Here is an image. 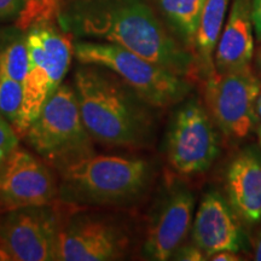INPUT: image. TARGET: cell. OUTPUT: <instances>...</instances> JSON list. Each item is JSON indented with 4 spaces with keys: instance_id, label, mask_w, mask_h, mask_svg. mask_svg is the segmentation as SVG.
Returning <instances> with one entry per match:
<instances>
[{
    "instance_id": "6da1fadb",
    "label": "cell",
    "mask_w": 261,
    "mask_h": 261,
    "mask_svg": "<svg viewBox=\"0 0 261 261\" xmlns=\"http://www.w3.org/2000/svg\"><path fill=\"white\" fill-rule=\"evenodd\" d=\"M62 22L77 37L119 45L180 76L196 65L145 0H75Z\"/></svg>"
},
{
    "instance_id": "7a4b0ae2",
    "label": "cell",
    "mask_w": 261,
    "mask_h": 261,
    "mask_svg": "<svg viewBox=\"0 0 261 261\" xmlns=\"http://www.w3.org/2000/svg\"><path fill=\"white\" fill-rule=\"evenodd\" d=\"M73 87L81 119L93 142L126 149L151 144L156 108L114 71L97 64H80Z\"/></svg>"
},
{
    "instance_id": "3957f363",
    "label": "cell",
    "mask_w": 261,
    "mask_h": 261,
    "mask_svg": "<svg viewBox=\"0 0 261 261\" xmlns=\"http://www.w3.org/2000/svg\"><path fill=\"white\" fill-rule=\"evenodd\" d=\"M154 169L144 159L92 155L60 173L58 201L69 207H117L148 190Z\"/></svg>"
},
{
    "instance_id": "277c9868",
    "label": "cell",
    "mask_w": 261,
    "mask_h": 261,
    "mask_svg": "<svg viewBox=\"0 0 261 261\" xmlns=\"http://www.w3.org/2000/svg\"><path fill=\"white\" fill-rule=\"evenodd\" d=\"M23 136L35 154L58 174L96 154L74 87L68 84H62L48 97Z\"/></svg>"
},
{
    "instance_id": "5b68a950",
    "label": "cell",
    "mask_w": 261,
    "mask_h": 261,
    "mask_svg": "<svg viewBox=\"0 0 261 261\" xmlns=\"http://www.w3.org/2000/svg\"><path fill=\"white\" fill-rule=\"evenodd\" d=\"M74 56L80 64H97L114 71L155 108L174 106L184 100L191 91V85L184 76L119 45L79 41L74 45Z\"/></svg>"
},
{
    "instance_id": "8992f818",
    "label": "cell",
    "mask_w": 261,
    "mask_h": 261,
    "mask_svg": "<svg viewBox=\"0 0 261 261\" xmlns=\"http://www.w3.org/2000/svg\"><path fill=\"white\" fill-rule=\"evenodd\" d=\"M55 21L32 24L24 31L28 47V71L23 86V100L15 129L23 135L37 119L48 97L63 83L69 70L74 46Z\"/></svg>"
},
{
    "instance_id": "52a82bcc",
    "label": "cell",
    "mask_w": 261,
    "mask_h": 261,
    "mask_svg": "<svg viewBox=\"0 0 261 261\" xmlns=\"http://www.w3.org/2000/svg\"><path fill=\"white\" fill-rule=\"evenodd\" d=\"M64 217L57 202L0 213V261L57 260Z\"/></svg>"
},
{
    "instance_id": "ba28073f",
    "label": "cell",
    "mask_w": 261,
    "mask_h": 261,
    "mask_svg": "<svg viewBox=\"0 0 261 261\" xmlns=\"http://www.w3.org/2000/svg\"><path fill=\"white\" fill-rule=\"evenodd\" d=\"M130 236L110 215L76 212L65 215L57 248L58 261H112L126 257Z\"/></svg>"
},
{
    "instance_id": "9c48e42d",
    "label": "cell",
    "mask_w": 261,
    "mask_h": 261,
    "mask_svg": "<svg viewBox=\"0 0 261 261\" xmlns=\"http://www.w3.org/2000/svg\"><path fill=\"white\" fill-rule=\"evenodd\" d=\"M166 152L181 175L203 173L219 154V138L208 110L197 99L178 108L168 127Z\"/></svg>"
},
{
    "instance_id": "30bf717a",
    "label": "cell",
    "mask_w": 261,
    "mask_h": 261,
    "mask_svg": "<svg viewBox=\"0 0 261 261\" xmlns=\"http://www.w3.org/2000/svg\"><path fill=\"white\" fill-rule=\"evenodd\" d=\"M205 103L215 125L225 136L242 139L259 126L255 103L261 84L250 68L213 73L205 79Z\"/></svg>"
},
{
    "instance_id": "8fae6325",
    "label": "cell",
    "mask_w": 261,
    "mask_h": 261,
    "mask_svg": "<svg viewBox=\"0 0 261 261\" xmlns=\"http://www.w3.org/2000/svg\"><path fill=\"white\" fill-rule=\"evenodd\" d=\"M195 196L185 182L173 180L156 200L149 217L143 257L151 261L172 259L192 226Z\"/></svg>"
},
{
    "instance_id": "7c38bea8",
    "label": "cell",
    "mask_w": 261,
    "mask_h": 261,
    "mask_svg": "<svg viewBox=\"0 0 261 261\" xmlns=\"http://www.w3.org/2000/svg\"><path fill=\"white\" fill-rule=\"evenodd\" d=\"M58 201L55 171L37 154L17 148L0 167V213Z\"/></svg>"
},
{
    "instance_id": "4fadbf2b",
    "label": "cell",
    "mask_w": 261,
    "mask_h": 261,
    "mask_svg": "<svg viewBox=\"0 0 261 261\" xmlns=\"http://www.w3.org/2000/svg\"><path fill=\"white\" fill-rule=\"evenodd\" d=\"M241 223L226 198L211 190L202 198L192 221V242L208 259L223 250L240 253L246 240Z\"/></svg>"
},
{
    "instance_id": "5bb4252c",
    "label": "cell",
    "mask_w": 261,
    "mask_h": 261,
    "mask_svg": "<svg viewBox=\"0 0 261 261\" xmlns=\"http://www.w3.org/2000/svg\"><path fill=\"white\" fill-rule=\"evenodd\" d=\"M226 200L242 223L261 221V151L255 146L241 150L228 165L225 178Z\"/></svg>"
},
{
    "instance_id": "9a60e30c",
    "label": "cell",
    "mask_w": 261,
    "mask_h": 261,
    "mask_svg": "<svg viewBox=\"0 0 261 261\" xmlns=\"http://www.w3.org/2000/svg\"><path fill=\"white\" fill-rule=\"evenodd\" d=\"M254 56L252 0H232L214 52L219 74L250 68Z\"/></svg>"
},
{
    "instance_id": "2e32d148",
    "label": "cell",
    "mask_w": 261,
    "mask_h": 261,
    "mask_svg": "<svg viewBox=\"0 0 261 261\" xmlns=\"http://www.w3.org/2000/svg\"><path fill=\"white\" fill-rule=\"evenodd\" d=\"M231 0H205L194 41L195 64L202 76L215 73L214 52L226 21Z\"/></svg>"
},
{
    "instance_id": "e0dca14e",
    "label": "cell",
    "mask_w": 261,
    "mask_h": 261,
    "mask_svg": "<svg viewBox=\"0 0 261 261\" xmlns=\"http://www.w3.org/2000/svg\"><path fill=\"white\" fill-rule=\"evenodd\" d=\"M205 0H159L169 24L189 48L194 47L196 32Z\"/></svg>"
},
{
    "instance_id": "ac0fdd59",
    "label": "cell",
    "mask_w": 261,
    "mask_h": 261,
    "mask_svg": "<svg viewBox=\"0 0 261 261\" xmlns=\"http://www.w3.org/2000/svg\"><path fill=\"white\" fill-rule=\"evenodd\" d=\"M28 63V47L23 31L17 28L0 39V74L23 84Z\"/></svg>"
},
{
    "instance_id": "d6986e66",
    "label": "cell",
    "mask_w": 261,
    "mask_h": 261,
    "mask_svg": "<svg viewBox=\"0 0 261 261\" xmlns=\"http://www.w3.org/2000/svg\"><path fill=\"white\" fill-rule=\"evenodd\" d=\"M23 100V86L6 75L0 74V114L16 126Z\"/></svg>"
},
{
    "instance_id": "ffe728a7",
    "label": "cell",
    "mask_w": 261,
    "mask_h": 261,
    "mask_svg": "<svg viewBox=\"0 0 261 261\" xmlns=\"http://www.w3.org/2000/svg\"><path fill=\"white\" fill-rule=\"evenodd\" d=\"M17 130L0 114V167L5 160L18 148Z\"/></svg>"
},
{
    "instance_id": "44dd1931",
    "label": "cell",
    "mask_w": 261,
    "mask_h": 261,
    "mask_svg": "<svg viewBox=\"0 0 261 261\" xmlns=\"http://www.w3.org/2000/svg\"><path fill=\"white\" fill-rule=\"evenodd\" d=\"M171 260L175 261H203L208 260L203 250L194 242L180 244L172 255Z\"/></svg>"
},
{
    "instance_id": "7402d4cb",
    "label": "cell",
    "mask_w": 261,
    "mask_h": 261,
    "mask_svg": "<svg viewBox=\"0 0 261 261\" xmlns=\"http://www.w3.org/2000/svg\"><path fill=\"white\" fill-rule=\"evenodd\" d=\"M25 0H0V19L17 18Z\"/></svg>"
},
{
    "instance_id": "603a6c76",
    "label": "cell",
    "mask_w": 261,
    "mask_h": 261,
    "mask_svg": "<svg viewBox=\"0 0 261 261\" xmlns=\"http://www.w3.org/2000/svg\"><path fill=\"white\" fill-rule=\"evenodd\" d=\"M252 19L254 32L261 42V0H252Z\"/></svg>"
},
{
    "instance_id": "cb8c5ba5",
    "label": "cell",
    "mask_w": 261,
    "mask_h": 261,
    "mask_svg": "<svg viewBox=\"0 0 261 261\" xmlns=\"http://www.w3.org/2000/svg\"><path fill=\"white\" fill-rule=\"evenodd\" d=\"M208 260L213 261H240L242 260V256L237 252H231V250H223V252L215 253L213 255L210 256Z\"/></svg>"
},
{
    "instance_id": "d4e9b609",
    "label": "cell",
    "mask_w": 261,
    "mask_h": 261,
    "mask_svg": "<svg viewBox=\"0 0 261 261\" xmlns=\"http://www.w3.org/2000/svg\"><path fill=\"white\" fill-rule=\"evenodd\" d=\"M254 260L261 261V227L254 240Z\"/></svg>"
},
{
    "instance_id": "484cf974",
    "label": "cell",
    "mask_w": 261,
    "mask_h": 261,
    "mask_svg": "<svg viewBox=\"0 0 261 261\" xmlns=\"http://www.w3.org/2000/svg\"><path fill=\"white\" fill-rule=\"evenodd\" d=\"M255 63H256L257 70H259V73H260V75H261V45H260V47L257 48V51H256V55H255Z\"/></svg>"
},
{
    "instance_id": "4316f807",
    "label": "cell",
    "mask_w": 261,
    "mask_h": 261,
    "mask_svg": "<svg viewBox=\"0 0 261 261\" xmlns=\"http://www.w3.org/2000/svg\"><path fill=\"white\" fill-rule=\"evenodd\" d=\"M255 110H256V115H257V117H259V120H261V91H260L259 96H257V98H256Z\"/></svg>"
},
{
    "instance_id": "83f0119b",
    "label": "cell",
    "mask_w": 261,
    "mask_h": 261,
    "mask_svg": "<svg viewBox=\"0 0 261 261\" xmlns=\"http://www.w3.org/2000/svg\"><path fill=\"white\" fill-rule=\"evenodd\" d=\"M256 133H257V139H259V144H260V148H261V125L256 127Z\"/></svg>"
}]
</instances>
